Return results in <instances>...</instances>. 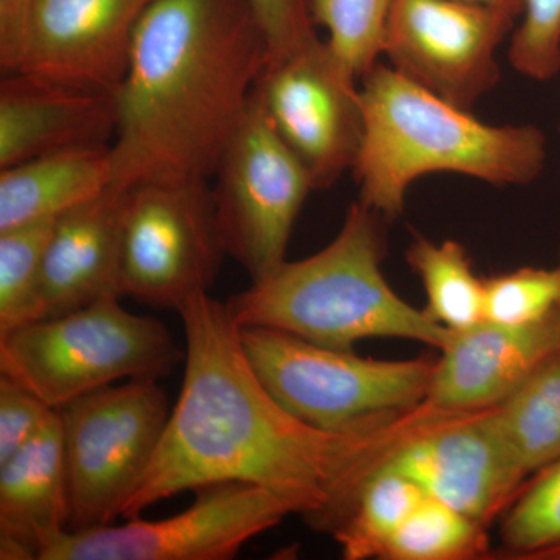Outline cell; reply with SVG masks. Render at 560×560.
Instances as JSON below:
<instances>
[{
  "label": "cell",
  "mask_w": 560,
  "mask_h": 560,
  "mask_svg": "<svg viewBox=\"0 0 560 560\" xmlns=\"http://www.w3.org/2000/svg\"><path fill=\"white\" fill-rule=\"evenodd\" d=\"M383 220L353 202L326 248L253 280L226 301L231 315L241 327L282 330L329 348L397 338L444 349L452 330L401 300L383 275Z\"/></svg>",
  "instance_id": "277c9868"
},
{
  "label": "cell",
  "mask_w": 560,
  "mask_h": 560,
  "mask_svg": "<svg viewBox=\"0 0 560 560\" xmlns=\"http://www.w3.org/2000/svg\"><path fill=\"white\" fill-rule=\"evenodd\" d=\"M522 22L511 39L512 68L548 81L560 72V0H522Z\"/></svg>",
  "instance_id": "83f0119b"
},
{
  "label": "cell",
  "mask_w": 560,
  "mask_h": 560,
  "mask_svg": "<svg viewBox=\"0 0 560 560\" xmlns=\"http://www.w3.org/2000/svg\"><path fill=\"white\" fill-rule=\"evenodd\" d=\"M246 355L264 385L296 418L341 430L425 401L436 359L377 360L287 331L242 327Z\"/></svg>",
  "instance_id": "8992f818"
},
{
  "label": "cell",
  "mask_w": 560,
  "mask_h": 560,
  "mask_svg": "<svg viewBox=\"0 0 560 560\" xmlns=\"http://www.w3.org/2000/svg\"><path fill=\"white\" fill-rule=\"evenodd\" d=\"M559 352L560 308L530 326L482 319L469 329L452 330L434 363L425 401L442 411L488 410Z\"/></svg>",
  "instance_id": "9a60e30c"
},
{
  "label": "cell",
  "mask_w": 560,
  "mask_h": 560,
  "mask_svg": "<svg viewBox=\"0 0 560 560\" xmlns=\"http://www.w3.org/2000/svg\"><path fill=\"white\" fill-rule=\"evenodd\" d=\"M32 0H0V57L20 39Z\"/></svg>",
  "instance_id": "4dcf8cb0"
},
{
  "label": "cell",
  "mask_w": 560,
  "mask_h": 560,
  "mask_svg": "<svg viewBox=\"0 0 560 560\" xmlns=\"http://www.w3.org/2000/svg\"><path fill=\"white\" fill-rule=\"evenodd\" d=\"M378 470L396 471L425 495L489 526L528 478L512 458L493 408L452 412L431 407Z\"/></svg>",
  "instance_id": "4fadbf2b"
},
{
  "label": "cell",
  "mask_w": 560,
  "mask_h": 560,
  "mask_svg": "<svg viewBox=\"0 0 560 560\" xmlns=\"http://www.w3.org/2000/svg\"><path fill=\"white\" fill-rule=\"evenodd\" d=\"M405 259L425 290L423 311L448 330L485 319V279L475 275L469 253L456 241L433 242L416 235Z\"/></svg>",
  "instance_id": "44dd1931"
},
{
  "label": "cell",
  "mask_w": 560,
  "mask_h": 560,
  "mask_svg": "<svg viewBox=\"0 0 560 560\" xmlns=\"http://www.w3.org/2000/svg\"><path fill=\"white\" fill-rule=\"evenodd\" d=\"M69 530L110 525L138 490L171 418L154 378L94 390L61 407Z\"/></svg>",
  "instance_id": "52a82bcc"
},
{
  "label": "cell",
  "mask_w": 560,
  "mask_h": 560,
  "mask_svg": "<svg viewBox=\"0 0 560 560\" xmlns=\"http://www.w3.org/2000/svg\"><path fill=\"white\" fill-rule=\"evenodd\" d=\"M517 20L464 0H393L382 55L405 79L469 110L499 84L497 50Z\"/></svg>",
  "instance_id": "7c38bea8"
},
{
  "label": "cell",
  "mask_w": 560,
  "mask_h": 560,
  "mask_svg": "<svg viewBox=\"0 0 560 560\" xmlns=\"http://www.w3.org/2000/svg\"><path fill=\"white\" fill-rule=\"evenodd\" d=\"M393 0H311L315 25L359 79L378 61Z\"/></svg>",
  "instance_id": "484cf974"
},
{
  "label": "cell",
  "mask_w": 560,
  "mask_h": 560,
  "mask_svg": "<svg viewBox=\"0 0 560 560\" xmlns=\"http://www.w3.org/2000/svg\"><path fill=\"white\" fill-rule=\"evenodd\" d=\"M489 526L427 495L390 541L386 560H474L490 552Z\"/></svg>",
  "instance_id": "603a6c76"
},
{
  "label": "cell",
  "mask_w": 560,
  "mask_h": 560,
  "mask_svg": "<svg viewBox=\"0 0 560 560\" xmlns=\"http://www.w3.org/2000/svg\"><path fill=\"white\" fill-rule=\"evenodd\" d=\"M54 221L0 232V337L39 318L40 279Z\"/></svg>",
  "instance_id": "d4e9b609"
},
{
  "label": "cell",
  "mask_w": 560,
  "mask_h": 560,
  "mask_svg": "<svg viewBox=\"0 0 560 560\" xmlns=\"http://www.w3.org/2000/svg\"><path fill=\"white\" fill-rule=\"evenodd\" d=\"M213 176V206L226 256L250 279L267 278L287 260L294 224L315 186L272 127L256 91Z\"/></svg>",
  "instance_id": "9c48e42d"
},
{
  "label": "cell",
  "mask_w": 560,
  "mask_h": 560,
  "mask_svg": "<svg viewBox=\"0 0 560 560\" xmlns=\"http://www.w3.org/2000/svg\"><path fill=\"white\" fill-rule=\"evenodd\" d=\"M560 308V264L523 267L485 279V319L503 326H530Z\"/></svg>",
  "instance_id": "4316f807"
},
{
  "label": "cell",
  "mask_w": 560,
  "mask_h": 560,
  "mask_svg": "<svg viewBox=\"0 0 560 560\" xmlns=\"http://www.w3.org/2000/svg\"><path fill=\"white\" fill-rule=\"evenodd\" d=\"M186 359L167 327L120 298L31 320L0 337V374L60 410L117 381L165 377Z\"/></svg>",
  "instance_id": "5b68a950"
},
{
  "label": "cell",
  "mask_w": 560,
  "mask_h": 560,
  "mask_svg": "<svg viewBox=\"0 0 560 560\" xmlns=\"http://www.w3.org/2000/svg\"><path fill=\"white\" fill-rule=\"evenodd\" d=\"M267 62L248 0H156L116 90L110 186L212 178Z\"/></svg>",
  "instance_id": "7a4b0ae2"
},
{
  "label": "cell",
  "mask_w": 560,
  "mask_h": 560,
  "mask_svg": "<svg viewBox=\"0 0 560 560\" xmlns=\"http://www.w3.org/2000/svg\"><path fill=\"white\" fill-rule=\"evenodd\" d=\"M416 482L377 470L361 486L352 508L330 536L346 560L385 559L397 530L425 499Z\"/></svg>",
  "instance_id": "7402d4cb"
},
{
  "label": "cell",
  "mask_w": 560,
  "mask_h": 560,
  "mask_svg": "<svg viewBox=\"0 0 560 560\" xmlns=\"http://www.w3.org/2000/svg\"><path fill=\"white\" fill-rule=\"evenodd\" d=\"M501 555L560 560V460L525 482L501 515Z\"/></svg>",
  "instance_id": "cb8c5ba5"
},
{
  "label": "cell",
  "mask_w": 560,
  "mask_h": 560,
  "mask_svg": "<svg viewBox=\"0 0 560 560\" xmlns=\"http://www.w3.org/2000/svg\"><path fill=\"white\" fill-rule=\"evenodd\" d=\"M176 312L186 334L183 386L124 521L186 490L238 481L278 493L313 529L331 534L361 486L429 411L422 401L348 429H319L260 381L226 302L202 293Z\"/></svg>",
  "instance_id": "6da1fadb"
},
{
  "label": "cell",
  "mask_w": 560,
  "mask_h": 560,
  "mask_svg": "<svg viewBox=\"0 0 560 560\" xmlns=\"http://www.w3.org/2000/svg\"><path fill=\"white\" fill-rule=\"evenodd\" d=\"M113 184L110 145L44 154L2 168L0 232L55 220Z\"/></svg>",
  "instance_id": "d6986e66"
},
{
  "label": "cell",
  "mask_w": 560,
  "mask_h": 560,
  "mask_svg": "<svg viewBox=\"0 0 560 560\" xmlns=\"http://www.w3.org/2000/svg\"><path fill=\"white\" fill-rule=\"evenodd\" d=\"M559 264H560V253H559Z\"/></svg>",
  "instance_id": "d6a6232c"
},
{
  "label": "cell",
  "mask_w": 560,
  "mask_h": 560,
  "mask_svg": "<svg viewBox=\"0 0 560 560\" xmlns=\"http://www.w3.org/2000/svg\"><path fill=\"white\" fill-rule=\"evenodd\" d=\"M70 521L60 411L25 447L0 463V559L40 560Z\"/></svg>",
  "instance_id": "ac0fdd59"
},
{
  "label": "cell",
  "mask_w": 560,
  "mask_h": 560,
  "mask_svg": "<svg viewBox=\"0 0 560 560\" xmlns=\"http://www.w3.org/2000/svg\"><path fill=\"white\" fill-rule=\"evenodd\" d=\"M57 410L25 386L0 377V463L20 452Z\"/></svg>",
  "instance_id": "f546056e"
},
{
  "label": "cell",
  "mask_w": 560,
  "mask_h": 560,
  "mask_svg": "<svg viewBox=\"0 0 560 560\" xmlns=\"http://www.w3.org/2000/svg\"><path fill=\"white\" fill-rule=\"evenodd\" d=\"M116 125V91L7 73L0 83V168L57 151L110 145Z\"/></svg>",
  "instance_id": "2e32d148"
},
{
  "label": "cell",
  "mask_w": 560,
  "mask_h": 560,
  "mask_svg": "<svg viewBox=\"0 0 560 560\" xmlns=\"http://www.w3.org/2000/svg\"><path fill=\"white\" fill-rule=\"evenodd\" d=\"M156 0H32L20 39L0 57L5 73L116 91L132 40Z\"/></svg>",
  "instance_id": "5bb4252c"
},
{
  "label": "cell",
  "mask_w": 560,
  "mask_h": 560,
  "mask_svg": "<svg viewBox=\"0 0 560 560\" xmlns=\"http://www.w3.org/2000/svg\"><path fill=\"white\" fill-rule=\"evenodd\" d=\"M226 250L209 180L145 183L127 191L120 294L178 311L209 293Z\"/></svg>",
  "instance_id": "ba28073f"
},
{
  "label": "cell",
  "mask_w": 560,
  "mask_h": 560,
  "mask_svg": "<svg viewBox=\"0 0 560 560\" xmlns=\"http://www.w3.org/2000/svg\"><path fill=\"white\" fill-rule=\"evenodd\" d=\"M128 189L109 186L54 221L40 279L39 318L120 298L121 221Z\"/></svg>",
  "instance_id": "e0dca14e"
},
{
  "label": "cell",
  "mask_w": 560,
  "mask_h": 560,
  "mask_svg": "<svg viewBox=\"0 0 560 560\" xmlns=\"http://www.w3.org/2000/svg\"><path fill=\"white\" fill-rule=\"evenodd\" d=\"M359 77L327 40L265 66L256 95L283 142L300 158L315 190L353 171L364 136Z\"/></svg>",
  "instance_id": "8fae6325"
},
{
  "label": "cell",
  "mask_w": 560,
  "mask_h": 560,
  "mask_svg": "<svg viewBox=\"0 0 560 560\" xmlns=\"http://www.w3.org/2000/svg\"><path fill=\"white\" fill-rule=\"evenodd\" d=\"M195 493L194 503L172 517L68 530L40 560H230L298 514L291 501L248 482H219Z\"/></svg>",
  "instance_id": "30bf717a"
},
{
  "label": "cell",
  "mask_w": 560,
  "mask_h": 560,
  "mask_svg": "<svg viewBox=\"0 0 560 560\" xmlns=\"http://www.w3.org/2000/svg\"><path fill=\"white\" fill-rule=\"evenodd\" d=\"M512 458L526 478L560 460V352L493 407Z\"/></svg>",
  "instance_id": "ffe728a7"
},
{
  "label": "cell",
  "mask_w": 560,
  "mask_h": 560,
  "mask_svg": "<svg viewBox=\"0 0 560 560\" xmlns=\"http://www.w3.org/2000/svg\"><path fill=\"white\" fill-rule=\"evenodd\" d=\"M360 97L364 136L352 172L359 201L385 220L404 212L408 189L429 173L525 186L547 162L539 128L485 124L382 62L361 77Z\"/></svg>",
  "instance_id": "3957f363"
},
{
  "label": "cell",
  "mask_w": 560,
  "mask_h": 560,
  "mask_svg": "<svg viewBox=\"0 0 560 560\" xmlns=\"http://www.w3.org/2000/svg\"><path fill=\"white\" fill-rule=\"evenodd\" d=\"M464 2L478 3V5L504 10L517 18H521L523 13L522 0H464Z\"/></svg>",
  "instance_id": "1f68e13d"
},
{
  "label": "cell",
  "mask_w": 560,
  "mask_h": 560,
  "mask_svg": "<svg viewBox=\"0 0 560 560\" xmlns=\"http://www.w3.org/2000/svg\"><path fill=\"white\" fill-rule=\"evenodd\" d=\"M268 47V62L282 60L315 39L311 0H248Z\"/></svg>",
  "instance_id": "f1b7e54d"
}]
</instances>
